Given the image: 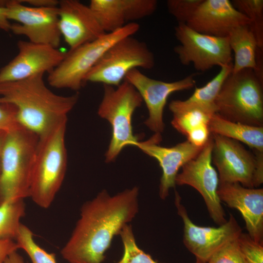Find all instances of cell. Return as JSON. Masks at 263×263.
<instances>
[{"label": "cell", "mask_w": 263, "mask_h": 263, "mask_svg": "<svg viewBox=\"0 0 263 263\" xmlns=\"http://www.w3.org/2000/svg\"><path fill=\"white\" fill-rule=\"evenodd\" d=\"M138 188L111 196L106 190L85 202L80 217L60 253L70 263H102L113 238L138 211Z\"/></svg>", "instance_id": "6da1fadb"}, {"label": "cell", "mask_w": 263, "mask_h": 263, "mask_svg": "<svg viewBox=\"0 0 263 263\" xmlns=\"http://www.w3.org/2000/svg\"><path fill=\"white\" fill-rule=\"evenodd\" d=\"M78 98L77 93L69 96L54 93L45 84L43 74L0 83V104L14 105L19 124L38 137L67 120Z\"/></svg>", "instance_id": "7a4b0ae2"}, {"label": "cell", "mask_w": 263, "mask_h": 263, "mask_svg": "<svg viewBox=\"0 0 263 263\" xmlns=\"http://www.w3.org/2000/svg\"><path fill=\"white\" fill-rule=\"evenodd\" d=\"M67 121L60 122L38 138L31 172L29 197L43 208L52 204L65 175Z\"/></svg>", "instance_id": "3957f363"}, {"label": "cell", "mask_w": 263, "mask_h": 263, "mask_svg": "<svg viewBox=\"0 0 263 263\" xmlns=\"http://www.w3.org/2000/svg\"><path fill=\"white\" fill-rule=\"evenodd\" d=\"M38 138L21 125L6 132L0 164V206L29 197L31 172Z\"/></svg>", "instance_id": "277c9868"}, {"label": "cell", "mask_w": 263, "mask_h": 263, "mask_svg": "<svg viewBox=\"0 0 263 263\" xmlns=\"http://www.w3.org/2000/svg\"><path fill=\"white\" fill-rule=\"evenodd\" d=\"M263 80L251 69L231 72L215 100L217 113L233 122L263 127Z\"/></svg>", "instance_id": "5b68a950"}, {"label": "cell", "mask_w": 263, "mask_h": 263, "mask_svg": "<svg viewBox=\"0 0 263 263\" xmlns=\"http://www.w3.org/2000/svg\"><path fill=\"white\" fill-rule=\"evenodd\" d=\"M116 88L103 85L104 93L98 114L106 119L112 127V138L105 154L106 161H114L128 146H136L138 138L134 135L132 117L135 110L143 102L134 87L124 80Z\"/></svg>", "instance_id": "8992f818"}, {"label": "cell", "mask_w": 263, "mask_h": 263, "mask_svg": "<svg viewBox=\"0 0 263 263\" xmlns=\"http://www.w3.org/2000/svg\"><path fill=\"white\" fill-rule=\"evenodd\" d=\"M139 27L136 22L130 23L116 31L106 33L70 50L61 62L48 74L49 84L57 89L80 90L86 82V76L104 53L118 40L135 34Z\"/></svg>", "instance_id": "52a82bcc"}, {"label": "cell", "mask_w": 263, "mask_h": 263, "mask_svg": "<svg viewBox=\"0 0 263 263\" xmlns=\"http://www.w3.org/2000/svg\"><path fill=\"white\" fill-rule=\"evenodd\" d=\"M155 64L153 53L146 44L132 36L111 46L86 76L85 82L118 86L131 70L151 69Z\"/></svg>", "instance_id": "ba28073f"}, {"label": "cell", "mask_w": 263, "mask_h": 263, "mask_svg": "<svg viewBox=\"0 0 263 263\" xmlns=\"http://www.w3.org/2000/svg\"><path fill=\"white\" fill-rule=\"evenodd\" d=\"M174 31L180 45L175 47L174 51L183 65L192 63L197 71L205 72L215 66L232 63L227 37L203 34L185 23H178Z\"/></svg>", "instance_id": "9c48e42d"}, {"label": "cell", "mask_w": 263, "mask_h": 263, "mask_svg": "<svg viewBox=\"0 0 263 263\" xmlns=\"http://www.w3.org/2000/svg\"><path fill=\"white\" fill-rule=\"evenodd\" d=\"M8 19L17 23L11 24V31L24 36L33 43L57 48L61 42L57 7H35L21 0L1 1Z\"/></svg>", "instance_id": "30bf717a"}, {"label": "cell", "mask_w": 263, "mask_h": 263, "mask_svg": "<svg viewBox=\"0 0 263 263\" xmlns=\"http://www.w3.org/2000/svg\"><path fill=\"white\" fill-rule=\"evenodd\" d=\"M213 138L210 134L200 153L182 167L175 178V184L188 185L203 197L210 218L219 225L227 220L217 194L219 183L218 174L211 164Z\"/></svg>", "instance_id": "8fae6325"}, {"label": "cell", "mask_w": 263, "mask_h": 263, "mask_svg": "<svg viewBox=\"0 0 263 263\" xmlns=\"http://www.w3.org/2000/svg\"><path fill=\"white\" fill-rule=\"evenodd\" d=\"M176 192L175 204L184 223L183 243L196 261L207 263L211 256L226 243L237 239L242 229L234 216L229 214L227 221L218 227L200 226L194 224L181 203Z\"/></svg>", "instance_id": "7c38bea8"}, {"label": "cell", "mask_w": 263, "mask_h": 263, "mask_svg": "<svg viewBox=\"0 0 263 263\" xmlns=\"http://www.w3.org/2000/svg\"><path fill=\"white\" fill-rule=\"evenodd\" d=\"M195 74L173 82H168L153 79L138 69L130 71L124 80L131 84L145 103L149 117L144 124L155 133L161 134L165 125L163 113L169 96L173 93L193 88L195 84Z\"/></svg>", "instance_id": "4fadbf2b"}, {"label": "cell", "mask_w": 263, "mask_h": 263, "mask_svg": "<svg viewBox=\"0 0 263 263\" xmlns=\"http://www.w3.org/2000/svg\"><path fill=\"white\" fill-rule=\"evenodd\" d=\"M211 134L212 161L218 169L219 183H239L244 187L254 188L255 154L236 140Z\"/></svg>", "instance_id": "5bb4252c"}, {"label": "cell", "mask_w": 263, "mask_h": 263, "mask_svg": "<svg viewBox=\"0 0 263 263\" xmlns=\"http://www.w3.org/2000/svg\"><path fill=\"white\" fill-rule=\"evenodd\" d=\"M17 46V55L0 69V83L49 74L67 54L57 48L29 41L19 40Z\"/></svg>", "instance_id": "9a60e30c"}, {"label": "cell", "mask_w": 263, "mask_h": 263, "mask_svg": "<svg viewBox=\"0 0 263 263\" xmlns=\"http://www.w3.org/2000/svg\"><path fill=\"white\" fill-rule=\"evenodd\" d=\"M57 10L59 30L70 50L106 33L90 6L78 0L59 1Z\"/></svg>", "instance_id": "2e32d148"}, {"label": "cell", "mask_w": 263, "mask_h": 263, "mask_svg": "<svg viewBox=\"0 0 263 263\" xmlns=\"http://www.w3.org/2000/svg\"><path fill=\"white\" fill-rule=\"evenodd\" d=\"M161 140V134L155 133L149 140L138 142L136 147L158 162L162 170L159 193L162 199H165L170 188L175 187L179 169L197 156L204 146H196L187 140L174 146L165 147L159 145Z\"/></svg>", "instance_id": "e0dca14e"}, {"label": "cell", "mask_w": 263, "mask_h": 263, "mask_svg": "<svg viewBox=\"0 0 263 263\" xmlns=\"http://www.w3.org/2000/svg\"><path fill=\"white\" fill-rule=\"evenodd\" d=\"M217 194L221 202L240 211L247 234L263 244V189L246 188L239 183H219Z\"/></svg>", "instance_id": "ac0fdd59"}, {"label": "cell", "mask_w": 263, "mask_h": 263, "mask_svg": "<svg viewBox=\"0 0 263 263\" xmlns=\"http://www.w3.org/2000/svg\"><path fill=\"white\" fill-rule=\"evenodd\" d=\"M250 21L228 0H203L186 24L200 33L227 37L234 28Z\"/></svg>", "instance_id": "d6986e66"}, {"label": "cell", "mask_w": 263, "mask_h": 263, "mask_svg": "<svg viewBox=\"0 0 263 263\" xmlns=\"http://www.w3.org/2000/svg\"><path fill=\"white\" fill-rule=\"evenodd\" d=\"M105 33L116 31L126 24L152 15L156 0H92L89 5Z\"/></svg>", "instance_id": "ffe728a7"}, {"label": "cell", "mask_w": 263, "mask_h": 263, "mask_svg": "<svg viewBox=\"0 0 263 263\" xmlns=\"http://www.w3.org/2000/svg\"><path fill=\"white\" fill-rule=\"evenodd\" d=\"M227 38L230 49L234 53L232 73L251 69L263 77V69L257 60V52L260 48L249 25L234 28Z\"/></svg>", "instance_id": "44dd1931"}, {"label": "cell", "mask_w": 263, "mask_h": 263, "mask_svg": "<svg viewBox=\"0 0 263 263\" xmlns=\"http://www.w3.org/2000/svg\"><path fill=\"white\" fill-rule=\"evenodd\" d=\"M208 127L211 134L244 143L253 150L263 152V127L233 122L224 118L217 113L211 115Z\"/></svg>", "instance_id": "7402d4cb"}, {"label": "cell", "mask_w": 263, "mask_h": 263, "mask_svg": "<svg viewBox=\"0 0 263 263\" xmlns=\"http://www.w3.org/2000/svg\"><path fill=\"white\" fill-rule=\"evenodd\" d=\"M169 107L173 114L171 122L172 127L186 136L195 128L203 124L208 125L211 115L214 114L188 104L185 100H172Z\"/></svg>", "instance_id": "603a6c76"}, {"label": "cell", "mask_w": 263, "mask_h": 263, "mask_svg": "<svg viewBox=\"0 0 263 263\" xmlns=\"http://www.w3.org/2000/svg\"><path fill=\"white\" fill-rule=\"evenodd\" d=\"M232 69V63L221 67L219 72L202 87H196L193 94L185 100L188 104L199 107L212 113H217L215 100L222 87Z\"/></svg>", "instance_id": "cb8c5ba5"}, {"label": "cell", "mask_w": 263, "mask_h": 263, "mask_svg": "<svg viewBox=\"0 0 263 263\" xmlns=\"http://www.w3.org/2000/svg\"><path fill=\"white\" fill-rule=\"evenodd\" d=\"M25 214L24 200H11L0 206V241H15Z\"/></svg>", "instance_id": "d4e9b609"}, {"label": "cell", "mask_w": 263, "mask_h": 263, "mask_svg": "<svg viewBox=\"0 0 263 263\" xmlns=\"http://www.w3.org/2000/svg\"><path fill=\"white\" fill-rule=\"evenodd\" d=\"M233 6L247 17L250 21L249 26L254 33L258 47H263V0H234Z\"/></svg>", "instance_id": "484cf974"}, {"label": "cell", "mask_w": 263, "mask_h": 263, "mask_svg": "<svg viewBox=\"0 0 263 263\" xmlns=\"http://www.w3.org/2000/svg\"><path fill=\"white\" fill-rule=\"evenodd\" d=\"M15 241L19 249L26 253L32 263H57L55 254L39 246L34 239L32 231L26 225L21 224Z\"/></svg>", "instance_id": "4316f807"}, {"label": "cell", "mask_w": 263, "mask_h": 263, "mask_svg": "<svg viewBox=\"0 0 263 263\" xmlns=\"http://www.w3.org/2000/svg\"><path fill=\"white\" fill-rule=\"evenodd\" d=\"M119 235L124 251L121 259L117 263H162L154 260L137 246L130 225H125Z\"/></svg>", "instance_id": "83f0119b"}, {"label": "cell", "mask_w": 263, "mask_h": 263, "mask_svg": "<svg viewBox=\"0 0 263 263\" xmlns=\"http://www.w3.org/2000/svg\"><path fill=\"white\" fill-rule=\"evenodd\" d=\"M203 0H168L167 6L169 13L178 23L186 24L192 17Z\"/></svg>", "instance_id": "f1b7e54d"}, {"label": "cell", "mask_w": 263, "mask_h": 263, "mask_svg": "<svg viewBox=\"0 0 263 263\" xmlns=\"http://www.w3.org/2000/svg\"><path fill=\"white\" fill-rule=\"evenodd\" d=\"M238 238L226 243L217 250L207 263H246Z\"/></svg>", "instance_id": "f546056e"}, {"label": "cell", "mask_w": 263, "mask_h": 263, "mask_svg": "<svg viewBox=\"0 0 263 263\" xmlns=\"http://www.w3.org/2000/svg\"><path fill=\"white\" fill-rule=\"evenodd\" d=\"M238 240L246 263H263V244L255 242L248 234L242 232Z\"/></svg>", "instance_id": "4dcf8cb0"}, {"label": "cell", "mask_w": 263, "mask_h": 263, "mask_svg": "<svg viewBox=\"0 0 263 263\" xmlns=\"http://www.w3.org/2000/svg\"><path fill=\"white\" fill-rule=\"evenodd\" d=\"M19 126L16 108L10 104H0V132H7Z\"/></svg>", "instance_id": "1f68e13d"}, {"label": "cell", "mask_w": 263, "mask_h": 263, "mask_svg": "<svg viewBox=\"0 0 263 263\" xmlns=\"http://www.w3.org/2000/svg\"><path fill=\"white\" fill-rule=\"evenodd\" d=\"M210 136L207 124L201 125L191 130L186 136L192 144L203 147L207 142Z\"/></svg>", "instance_id": "d6a6232c"}, {"label": "cell", "mask_w": 263, "mask_h": 263, "mask_svg": "<svg viewBox=\"0 0 263 263\" xmlns=\"http://www.w3.org/2000/svg\"><path fill=\"white\" fill-rule=\"evenodd\" d=\"M256 158V167L254 174V188L263 183V152L253 150Z\"/></svg>", "instance_id": "836d02e7"}, {"label": "cell", "mask_w": 263, "mask_h": 263, "mask_svg": "<svg viewBox=\"0 0 263 263\" xmlns=\"http://www.w3.org/2000/svg\"><path fill=\"white\" fill-rule=\"evenodd\" d=\"M19 249L15 241L5 240L0 241V260L4 261L12 252Z\"/></svg>", "instance_id": "e575fe53"}, {"label": "cell", "mask_w": 263, "mask_h": 263, "mask_svg": "<svg viewBox=\"0 0 263 263\" xmlns=\"http://www.w3.org/2000/svg\"><path fill=\"white\" fill-rule=\"evenodd\" d=\"M21 1L35 7H56L59 3V1L56 0H21Z\"/></svg>", "instance_id": "d590c367"}, {"label": "cell", "mask_w": 263, "mask_h": 263, "mask_svg": "<svg viewBox=\"0 0 263 263\" xmlns=\"http://www.w3.org/2000/svg\"><path fill=\"white\" fill-rule=\"evenodd\" d=\"M11 24L6 16L4 7L0 5V30L5 32L11 31Z\"/></svg>", "instance_id": "8d00e7d4"}, {"label": "cell", "mask_w": 263, "mask_h": 263, "mask_svg": "<svg viewBox=\"0 0 263 263\" xmlns=\"http://www.w3.org/2000/svg\"><path fill=\"white\" fill-rule=\"evenodd\" d=\"M4 263H26L23 257L17 252L14 251L10 253L4 261Z\"/></svg>", "instance_id": "74e56055"}, {"label": "cell", "mask_w": 263, "mask_h": 263, "mask_svg": "<svg viewBox=\"0 0 263 263\" xmlns=\"http://www.w3.org/2000/svg\"><path fill=\"white\" fill-rule=\"evenodd\" d=\"M6 132H0V158L2 147L4 143Z\"/></svg>", "instance_id": "f35d334b"}, {"label": "cell", "mask_w": 263, "mask_h": 263, "mask_svg": "<svg viewBox=\"0 0 263 263\" xmlns=\"http://www.w3.org/2000/svg\"><path fill=\"white\" fill-rule=\"evenodd\" d=\"M196 263H202V262H199V261H196Z\"/></svg>", "instance_id": "ab89813d"}, {"label": "cell", "mask_w": 263, "mask_h": 263, "mask_svg": "<svg viewBox=\"0 0 263 263\" xmlns=\"http://www.w3.org/2000/svg\"><path fill=\"white\" fill-rule=\"evenodd\" d=\"M0 263H4V261L0 260Z\"/></svg>", "instance_id": "60d3db41"}]
</instances>
